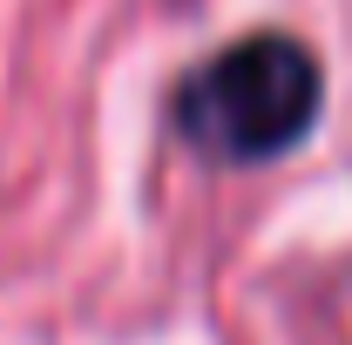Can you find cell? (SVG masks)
Segmentation results:
<instances>
[{"label": "cell", "instance_id": "6da1fadb", "mask_svg": "<svg viewBox=\"0 0 352 345\" xmlns=\"http://www.w3.org/2000/svg\"><path fill=\"white\" fill-rule=\"evenodd\" d=\"M325 75L305 41L292 34H251V41L210 54L183 95H176V129L204 156L223 163H264L298 149L305 129L318 122Z\"/></svg>", "mask_w": 352, "mask_h": 345}]
</instances>
